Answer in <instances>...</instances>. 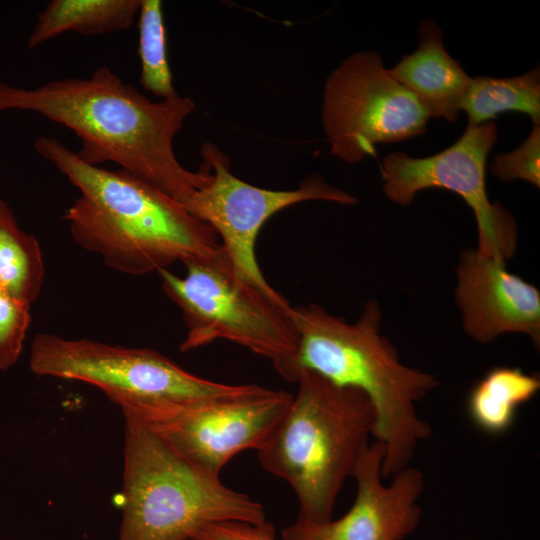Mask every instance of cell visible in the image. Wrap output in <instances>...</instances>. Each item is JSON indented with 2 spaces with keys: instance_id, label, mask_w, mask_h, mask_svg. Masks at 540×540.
Here are the masks:
<instances>
[{
  "instance_id": "3957f363",
  "label": "cell",
  "mask_w": 540,
  "mask_h": 540,
  "mask_svg": "<svg viewBox=\"0 0 540 540\" xmlns=\"http://www.w3.org/2000/svg\"><path fill=\"white\" fill-rule=\"evenodd\" d=\"M291 314L298 334L297 381L310 371L365 394L374 411L372 437L384 448L382 477L410 466L416 447L432 433L417 403L439 381L402 363L397 348L381 334L379 303L368 301L354 323L314 303L292 306Z\"/></svg>"
},
{
  "instance_id": "5b68a950",
  "label": "cell",
  "mask_w": 540,
  "mask_h": 540,
  "mask_svg": "<svg viewBox=\"0 0 540 540\" xmlns=\"http://www.w3.org/2000/svg\"><path fill=\"white\" fill-rule=\"evenodd\" d=\"M123 505L118 540H193L221 522L262 523L263 505L181 457L125 412Z\"/></svg>"
},
{
  "instance_id": "7a4b0ae2",
  "label": "cell",
  "mask_w": 540,
  "mask_h": 540,
  "mask_svg": "<svg viewBox=\"0 0 540 540\" xmlns=\"http://www.w3.org/2000/svg\"><path fill=\"white\" fill-rule=\"evenodd\" d=\"M34 144L80 191L63 215L72 238L110 268L143 275L221 251L211 226L152 183L120 168L87 164L52 136Z\"/></svg>"
},
{
  "instance_id": "ba28073f",
  "label": "cell",
  "mask_w": 540,
  "mask_h": 540,
  "mask_svg": "<svg viewBox=\"0 0 540 540\" xmlns=\"http://www.w3.org/2000/svg\"><path fill=\"white\" fill-rule=\"evenodd\" d=\"M430 118L425 107L385 68L377 51L355 52L327 77L321 120L333 156L356 164L375 146L417 137Z\"/></svg>"
},
{
  "instance_id": "52a82bcc",
  "label": "cell",
  "mask_w": 540,
  "mask_h": 540,
  "mask_svg": "<svg viewBox=\"0 0 540 540\" xmlns=\"http://www.w3.org/2000/svg\"><path fill=\"white\" fill-rule=\"evenodd\" d=\"M30 369L39 376L96 386L121 408L148 402L233 396L252 385L200 377L152 349L65 339L49 333L34 338Z\"/></svg>"
},
{
  "instance_id": "2e32d148",
  "label": "cell",
  "mask_w": 540,
  "mask_h": 540,
  "mask_svg": "<svg viewBox=\"0 0 540 540\" xmlns=\"http://www.w3.org/2000/svg\"><path fill=\"white\" fill-rule=\"evenodd\" d=\"M540 389L536 374L518 367L500 366L489 370L471 389L467 410L482 431L498 435L512 426L517 409L529 402Z\"/></svg>"
},
{
  "instance_id": "4fadbf2b",
  "label": "cell",
  "mask_w": 540,
  "mask_h": 540,
  "mask_svg": "<svg viewBox=\"0 0 540 540\" xmlns=\"http://www.w3.org/2000/svg\"><path fill=\"white\" fill-rule=\"evenodd\" d=\"M455 301L465 333L478 343L502 334L522 333L540 343V291L508 271L506 262L461 252L456 268Z\"/></svg>"
},
{
  "instance_id": "e0dca14e",
  "label": "cell",
  "mask_w": 540,
  "mask_h": 540,
  "mask_svg": "<svg viewBox=\"0 0 540 540\" xmlns=\"http://www.w3.org/2000/svg\"><path fill=\"white\" fill-rule=\"evenodd\" d=\"M462 111L468 125L489 122L499 113L522 112L530 116L533 125L540 124V69L510 78L491 76L471 77Z\"/></svg>"
},
{
  "instance_id": "d6986e66",
  "label": "cell",
  "mask_w": 540,
  "mask_h": 540,
  "mask_svg": "<svg viewBox=\"0 0 540 540\" xmlns=\"http://www.w3.org/2000/svg\"><path fill=\"white\" fill-rule=\"evenodd\" d=\"M139 82L159 100L180 96L168 59L167 33L160 0H141L138 13Z\"/></svg>"
},
{
  "instance_id": "5bb4252c",
  "label": "cell",
  "mask_w": 540,
  "mask_h": 540,
  "mask_svg": "<svg viewBox=\"0 0 540 540\" xmlns=\"http://www.w3.org/2000/svg\"><path fill=\"white\" fill-rule=\"evenodd\" d=\"M417 33V49L388 72L418 99L430 117L454 122L462 111L471 77L446 51L435 21H422Z\"/></svg>"
},
{
  "instance_id": "ffe728a7",
  "label": "cell",
  "mask_w": 540,
  "mask_h": 540,
  "mask_svg": "<svg viewBox=\"0 0 540 540\" xmlns=\"http://www.w3.org/2000/svg\"><path fill=\"white\" fill-rule=\"evenodd\" d=\"M490 170L500 181L517 179L540 187V125H533L529 136L513 151L493 157Z\"/></svg>"
},
{
  "instance_id": "8992f818",
  "label": "cell",
  "mask_w": 540,
  "mask_h": 540,
  "mask_svg": "<svg viewBox=\"0 0 540 540\" xmlns=\"http://www.w3.org/2000/svg\"><path fill=\"white\" fill-rule=\"evenodd\" d=\"M184 265L183 277L158 271L164 294L186 325L180 350L227 340L268 359L282 378L296 383L298 334L286 298L241 279L223 248Z\"/></svg>"
},
{
  "instance_id": "9a60e30c",
  "label": "cell",
  "mask_w": 540,
  "mask_h": 540,
  "mask_svg": "<svg viewBox=\"0 0 540 540\" xmlns=\"http://www.w3.org/2000/svg\"><path fill=\"white\" fill-rule=\"evenodd\" d=\"M140 5L141 0H51L37 16L28 47L67 32L97 36L127 30Z\"/></svg>"
},
{
  "instance_id": "ac0fdd59",
  "label": "cell",
  "mask_w": 540,
  "mask_h": 540,
  "mask_svg": "<svg viewBox=\"0 0 540 540\" xmlns=\"http://www.w3.org/2000/svg\"><path fill=\"white\" fill-rule=\"evenodd\" d=\"M44 275L37 239L19 228L8 204L0 199V288L31 304L40 294Z\"/></svg>"
},
{
  "instance_id": "7402d4cb",
  "label": "cell",
  "mask_w": 540,
  "mask_h": 540,
  "mask_svg": "<svg viewBox=\"0 0 540 540\" xmlns=\"http://www.w3.org/2000/svg\"><path fill=\"white\" fill-rule=\"evenodd\" d=\"M193 540H289L276 538L274 526L262 523L221 522L200 530Z\"/></svg>"
},
{
  "instance_id": "7c38bea8",
  "label": "cell",
  "mask_w": 540,
  "mask_h": 540,
  "mask_svg": "<svg viewBox=\"0 0 540 540\" xmlns=\"http://www.w3.org/2000/svg\"><path fill=\"white\" fill-rule=\"evenodd\" d=\"M383 446L374 441L362 452L352 477L356 496L350 509L337 519L316 524L295 522L285 527L289 540H403L421 518L419 499L424 490L423 472L408 466L385 485L381 474Z\"/></svg>"
},
{
  "instance_id": "6da1fadb",
  "label": "cell",
  "mask_w": 540,
  "mask_h": 540,
  "mask_svg": "<svg viewBox=\"0 0 540 540\" xmlns=\"http://www.w3.org/2000/svg\"><path fill=\"white\" fill-rule=\"evenodd\" d=\"M34 112L71 130L76 155L100 166L113 162L161 189L184 206L202 175L177 159L173 142L196 109L189 97L151 100L109 67L89 77H68L23 89L0 83V111Z\"/></svg>"
},
{
  "instance_id": "277c9868",
  "label": "cell",
  "mask_w": 540,
  "mask_h": 540,
  "mask_svg": "<svg viewBox=\"0 0 540 540\" xmlns=\"http://www.w3.org/2000/svg\"><path fill=\"white\" fill-rule=\"evenodd\" d=\"M298 389L264 444L261 467L284 480L298 501L296 522L332 518L338 495L373 434L374 411L361 391L303 371Z\"/></svg>"
},
{
  "instance_id": "9c48e42d",
  "label": "cell",
  "mask_w": 540,
  "mask_h": 540,
  "mask_svg": "<svg viewBox=\"0 0 540 540\" xmlns=\"http://www.w3.org/2000/svg\"><path fill=\"white\" fill-rule=\"evenodd\" d=\"M293 395L252 384L237 395L123 407L198 469L219 476L242 451L258 450Z\"/></svg>"
},
{
  "instance_id": "30bf717a",
  "label": "cell",
  "mask_w": 540,
  "mask_h": 540,
  "mask_svg": "<svg viewBox=\"0 0 540 540\" xmlns=\"http://www.w3.org/2000/svg\"><path fill=\"white\" fill-rule=\"evenodd\" d=\"M202 180L185 208L211 226L219 237L235 273L262 289L266 281L256 258V239L266 221L295 204L323 200L353 205L357 199L312 173L290 190H272L251 185L230 170V160L215 144L201 147Z\"/></svg>"
},
{
  "instance_id": "44dd1931",
  "label": "cell",
  "mask_w": 540,
  "mask_h": 540,
  "mask_svg": "<svg viewBox=\"0 0 540 540\" xmlns=\"http://www.w3.org/2000/svg\"><path fill=\"white\" fill-rule=\"evenodd\" d=\"M30 322V304L0 288V370L17 361Z\"/></svg>"
},
{
  "instance_id": "8fae6325",
  "label": "cell",
  "mask_w": 540,
  "mask_h": 540,
  "mask_svg": "<svg viewBox=\"0 0 540 540\" xmlns=\"http://www.w3.org/2000/svg\"><path fill=\"white\" fill-rule=\"evenodd\" d=\"M497 140V125H467L461 137L443 151L424 158L404 152L384 157L383 191L388 199L409 205L422 190L439 188L459 195L475 215L477 251L507 262L517 246V224L500 203L489 200L486 188L488 154Z\"/></svg>"
}]
</instances>
